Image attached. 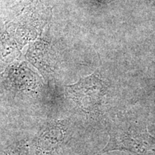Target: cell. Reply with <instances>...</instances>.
<instances>
[{
	"label": "cell",
	"mask_w": 155,
	"mask_h": 155,
	"mask_svg": "<svg viewBox=\"0 0 155 155\" xmlns=\"http://www.w3.org/2000/svg\"><path fill=\"white\" fill-rule=\"evenodd\" d=\"M28 148L25 144H14L4 150H0V155H27Z\"/></svg>",
	"instance_id": "4"
},
{
	"label": "cell",
	"mask_w": 155,
	"mask_h": 155,
	"mask_svg": "<svg viewBox=\"0 0 155 155\" xmlns=\"http://www.w3.org/2000/svg\"><path fill=\"white\" fill-rule=\"evenodd\" d=\"M109 139L100 154L124 151L131 155H155V137L146 127L123 124L109 131Z\"/></svg>",
	"instance_id": "1"
},
{
	"label": "cell",
	"mask_w": 155,
	"mask_h": 155,
	"mask_svg": "<svg viewBox=\"0 0 155 155\" xmlns=\"http://www.w3.org/2000/svg\"><path fill=\"white\" fill-rule=\"evenodd\" d=\"M63 138L62 128L59 126L53 125L48 127L45 133L40 136L38 141V147L42 151L53 150L58 144L62 142Z\"/></svg>",
	"instance_id": "3"
},
{
	"label": "cell",
	"mask_w": 155,
	"mask_h": 155,
	"mask_svg": "<svg viewBox=\"0 0 155 155\" xmlns=\"http://www.w3.org/2000/svg\"><path fill=\"white\" fill-rule=\"evenodd\" d=\"M66 89L71 98L88 113L98 109L105 94L102 81L96 73L82 78L74 84L68 86Z\"/></svg>",
	"instance_id": "2"
}]
</instances>
